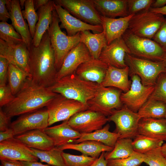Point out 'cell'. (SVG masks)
<instances>
[{
  "label": "cell",
  "instance_id": "cell-1",
  "mask_svg": "<svg viewBox=\"0 0 166 166\" xmlns=\"http://www.w3.org/2000/svg\"><path fill=\"white\" fill-rule=\"evenodd\" d=\"M29 50L30 73L32 80L45 87L51 86L56 81L57 73L54 52L47 31L37 47L32 44Z\"/></svg>",
  "mask_w": 166,
  "mask_h": 166
},
{
  "label": "cell",
  "instance_id": "cell-2",
  "mask_svg": "<svg viewBox=\"0 0 166 166\" xmlns=\"http://www.w3.org/2000/svg\"><path fill=\"white\" fill-rule=\"evenodd\" d=\"M57 94L30 78L13 100L2 108L5 114L11 118L46 107Z\"/></svg>",
  "mask_w": 166,
  "mask_h": 166
},
{
  "label": "cell",
  "instance_id": "cell-3",
  "mask_svg": "<svg viewBox=\"0 0 166 166\" xmlns=\"http://www.w3.org/2000/svg\"><path fill=\"white\" fill-rule=\"evenodd\" d=\"M97 83L83 80L75 72L58 80L49 87L53 92L87 105L100 87Z\"/></svg>",
  "mask_w": 166,
  "mask_h": 166
},
{
  "label": "cell",
  "instance_id": "cell-4",
  "mask_svg": "<svg viewBox=\"0 0 166 166\" xmlns=\"http://www.w3.org/2000/svg\"><path fill=\"white\" fill-rule=\"evenodd\" d=\"M60 22L55 10L52 12V20L47 30L52 46L53 49L55 65L57 72L61 68L65 57L80 42V32L73 36L66 35L61 30Z\"/></svg>",
  "mask_w": 166,
  "mask_h": 166
},
{
  "label": "cell",
  "instance_id": "cell-5",
  "mask_svg": "<svg viewBox=\"0 0 166 166\" xmlns=\"http://www.w3.org/2000/svg\"><path fill=\"white\" fill-rule=\"evenodd\" d=\"M122 37L130 54L155 61H162L163 60L166 51L154 41L136 36L128 30Z\"/></svg>",
  "mask_w": 166,
  "mask_h": 166
},
{
  "label": "cell",
  "instance_id": "cell-6",
  "mask_svg": "<svg viewBox=\"0 0 166 166\" xmlns=\"http://www.w3.org/2000/svg\"><path fill=\"white\" fill-rule=\"evenodd\" d=\"M125 63L132 72L140 79L142 84L146 86H155L159 75L165 73L162 61H155L136 57L127 53Z\"/></svg>",
  "mask_w": 166,
  "mask_h": 166
},
{
  "label": "cell",
  "instance_id": "cell-7",
  "mask_svg": "<svg viewBox=\"0 0 166 166\" xmlns=\"http://www.w3.org/2000/svg\"><path fill=\"white\" fill-rule=\"evenodd\" d=\"M49 126L58 122L68 120L75 114L88 109L87 105L58 94L46 107Z\"/></svg>",
  "mask_w": 166,
  "mask_h": 166
},
{
  "label": "cell",
  "instance_id": "cell-8",
  "mask_svg": "<svg viewBox=\"0 0 166 166\" xmlns=\"http://www.w3.org/2000/svg\"><path fill=\"white\" fill-rule=\"evenodd\" d=\"M165 18L161 14L148 10L134 14L129 22L128 30L133 34L151 39L158 30Z\"/></svg>",
  "mask_w": 166,
  "mask_h": 166
},
{
  "label": "cell",
  "instance_id": "cell-9",
  "mask_svg": "<svg viewBox=\"0 0 166 166\" xmlns=\"http://www.w3.org/2000/svg\"><path fill=\"white\" fill-rule=\"evenodd\" d=\"M121 92V90L115 88L101 85L95 96L88 101V109L107 117L109 116L113 110L123 106L120 99Z\"/></svg>",
  "mask_w": 166,
  "mask_h": 166
},
{
  "label": "cell",
  "instance_id": "cell-10",
  "mask_svg": "<svg viewBox=\"0 0 166 166\" xmlns=\"http://www.w3.org/2000/svg\"><path fill=\"white\" fill-rule=\"evenodd\" d=\"M109 121L115 124L114 132L119 134V138H134L138 134V128L141 117L135 113L125 105L118 109H115L108 117Z\"/></svg>",
  "mask_w": 166,
  "mask_h": 166
},
{
  "label": "cell",
  "instance_id": "cell-11",
  "mask_svg": "<svg viewBox=\"0 0 166 166\" xmlns=\"http://www.w3.org/2000/svg\"><path fill=\"white\" fill-rule=\"evenodd\" d=\"M54 2L70 14L89 24L101 25V15L93 0H55Z\"/></svg>",
  "mask_w": 166,
  "mask_h": 166
},
{
  "label": "cell",
  "instance_id": "cell-12",
  "mask_svg": "<svg viewBox=\"0 0 166 166\" xmlns=\"http://www.w3.org/2000/svg\"><path fill=\"white\" fill-rule=\"evenodd\" d=\"M131 75L130 89L127 92L121 93L120 99L124 105L137 113L152 93L155 86H144L138 76L134 74Z\"/></svg>",
  "mask_w": 166,
  "mask_h": 166
},
{
  "label": "cell",
  "instance_id": "cell-13",
  "mask_svg": "<svg viewBox=\"0 0 166 166\" xmlns=\"http://www.w3.org/2000/svg\"><path fill=\"white\" fill-rule=\"evenodd\" d=\"M108 121L107 117L89 109L75 114L68 120L71 128L81 134L91 133L101 129Z\"/></svg>",
  "mask_w": 166,
  "mask_h": 166
},
{
  "label": "cell",
  "instance_id": "cell-14",
  "mask_svg": "<svg viewBox=\"0 0 166 166\" xmlns=\"http://www.w3.org/2000/svg\"><path fill=\"white\" fill-rule=\"evenodd\" d=\"M49 116L46 109H41L21 115L11 122L10 128L15 136L35 130H43L48 127Z\"/></svg>",
  "mask_w": 166,
  "mask_h": 166
},
{
  "label": "cell",
  "instance_id": "cell-15",
  "mask_svg": "<svg viewBox=\"0 0 166 166\" xmlns=\"http://www.w3.org/2000/svg\"><path fill=\"white\" fill-rule=\"evenodd\" d=\"M0 160L37 162L31 148L14 137L0 142Z\"/></svg>",
  "mask_w": 166,
  "mask_h": 166
},
{
  "label": "cell",
  "instance_id": "cell-16",
  "mask_svg": "<svg viewBox=\"0 0 166 166\" xmlns=\"http://www.w3.org/2000/svg\"><path fill=\"white\" fill-rule=\"evenodd\" d=\"M54 6L61 22L60 27L66 30L68 36H73L79 32L86 30H92L94 33L103 32L101 25H93L83 22L55 2Z\"/></svg>",
  "mask_w": 166,
  "mask_h": 166
},
{
  "label": "cell",
  "instance_id": "cell-17",
  "mask_svg": "<svg viewBox=\"0 0 166 166\" xmlns=\"http://www.w3.org/2000/svg\"><path fill=\"white\" fill-rule=\"evenodd\" d=\"M0 57L30 73L29 50L24 42L11 44L0 39Z\"/></svg>",
  "mask_w": 166,
  "mask_h": 166
},
{
  "label": "cell",
  "instance_id": "cell-18",
  "mask_svg": "<svg viewBox=\"0 0 166 166\" xmlns=\"http://www.w3.org/2000/svg\"><path fill=\"white\" fill-rule=\"evenodd\" d=\"M92 58L86 46L80 42L65 57L61 68L57 73L56 81L75 73L81 64Z\"/></svg>",
  "mask_w": 166,
  "mask_h": 166
},
{
  "label": "cell",
  "instance_id": "cell-19",
  "mask_svg": "<svg viewBox=\"0 0 166 166\" xmlns=\"http://www.w3.org/2000/svg\"><path fill=\"white\" fill-rule=\"evenodd\" d=\"M127 53L130 51L122 37L113 41L102 49L99 59L108 65L123 68L127 65L125 61Z\"/></svg>",
  "mask_w": 166,
  "mask_h": 166
},
{
  "label": "cell",
  "instance_id": "cell-20",
  "mask_svg": "<svg viewBox=\"0 0 166 166\" xmlns=\"http://www.w3.org/2000/svg\"><path fill=\"white\" fill-rule=\"evenodd\" d=\"M6 8L10 14L12 25L22 36L28 50L32 44V38L29 25L22 16L20 0H6Z\"/></svg>",
  "mask_w": 166,
  "mask_h": 166
},
{
  "label": "cell",
  "instance_id": "cell-21",
  "mask_svg": "<svg viewBox=\"0 0 166 166\" xmlns=\"http://www.w3.org/2000/svg\"><path fill=\"white\" fill-rule=\"evenodd\" d=\"M108 66V65L99 59L92 58L81 64L75 73L84 80L101 85L105 78Z\"/></svg>",
  "mask_w": 166,
  "mask_h": 166
},
{
  "label": "cell",
  "instance_id": "cell-22",
  "mask_svg": "<svg viewBox=\"0 0 166 166\" xmlns=\"http://www.w3.org/2000/svg\"><path fill=\"white\" fill-rule=\"evenodd\" d=\"M134 15L118 18H111L101 16V26L107 45L122 37L128 30L129 21Z\"/></svg>",
  "mask_w": 166,
  "mask_h": 166
},
{
  "label": "cell",
  "instance_id": "cell-23",
  "mask_svg": "<svg viewBox=\"0 0 166 166\" xmlns=\"http://www.w3.org/2000/svg\"><path fill=\"white\" fill-rule=\"evenodd\" d=\"M44 132L53 140L55 147L68 144H74L81 134L73 129L69 125L68 120L61 124L43 129Z\"/></svg>",
  "mask_w": 166,
  "mask_h": 166
},
{
  "label": "cell",
  "instance_id": "cell-24",
  "mask_svg": "<svg viewBox=\"0 0 166 166\" xmlns=\"http://www.w3.org/2000/svg\"><path fill=\"white\" fill-rule=\"evenodd\" d=\"M105 78L101 84L104 87H113L126 92L130 89L132 81L128 79L129 71L127 66L123 68H117L108 65Z\"/></svg>",
  "mask_w": 166,
  "mask_h": 166
},
{
  "label": "cell",
  "instance_id": "cell-25",
  "mask_svg": "<svg viewBox=\"0 0 166 166\" xmlns=\"http://www.w3.org/2000/svg\"><path fill=\"white\" fill-rule=\"evenodd\" d=\"M15 137L27 147L39 150H48L55 147L53 140L43 130H31Z\"/></svg>",
  "mask_w": 166,
  "mask_h": 166
},
{
  "label": "cell",
  "instance_id": "cell-26",
  "mask_svg": "<svg viewBox=\"0 0 166 166\" xmlns=\"http://www.w3.org/2000/svg\"><path fill=\"white\" fill-rule=\"evenodd\" d=\"M138 134L166 141L165 119L141 118L139 123Z\"/></svg>",
  "mask_w": 166,
  "mask_h": 166
},
{
  "label": "cell",
  "instance_id": "cell-27",
  "mask_svg": "<svg viewBox=\"0 0 166 166\" xmlns=\"http://www.w3.org/2000/svg\"><path fill=\"white\" fill-rule=\"evenodd\" d=\"M54 0H49L37 12L38 20L36 24L32 44L37 47L40 44L44 34L49 28L52 20V12L55 10Z\"/></svg>",
  "mask_w": 166,
  "mask_h": 166
},
{
  "label": "cell",
  "instance_id": "cell-28",
  "mask_svg": "<svg viewBox=\"0 0 166 166\" xmlns=\"http://www.w3.org/2000/svg\"><path fill=\"white\" fill-rule=\"evenodd\" d=\"M101 16L111 18L128 15L127 0H93Z\"/></svg>",
  "mask_w": 166,
  "mask_h": 166
},
{
  "label": "cell",
  "instance_id": "cell-29",
  "mask_svg": "<svg viewBox=\"0 0 166 166\" xmlns=\"http://www.w3.org/2000/svg\"><path fill=\"white\" fill-rule=\"evenodd\" d=\"M58 147L63 151L66 149L76 150L84 155L96 158H98L102 152H110L114 148L91 140L84 141L77 144H66Z\"/></svg>",
  "mask_w": 166,
  "mask_h": 166
},
{
  "label": "cell",
  "instance_id": "cell-30",
  "mask_svg": "<svg viewBox=\"0 0 166 166\" xmlns=\"http://www.w3.org/2000/svg\"><path fill=\"white\" fill-rule=\"evenodd\" d=\"M80 33V42L85 45L92 58L99 59L102 49L107 45L104 32L92 33L90 30H86Z\"/></svg>",
  "mask_w": 166,
  "mask_h": 166
},
{
  "label": "cell",
  "instance_id": "cell-31",
  "mask_svg": "<svg viewBox=\"0 0 166 166\" xmlns=\"http://www.w3.org/2000/svg\"><path fill=\"white\" fill-rule=\"evenodd\" d=\"M110 126L106 124L102 128L87 133H82L80 137L76 140L74 144H77L88 140H94L101 142L104 144L114 147L117 139L120 137V135L109 131Z\"/></svg>",
  "mask_w": 166,
  "mask_h": 166
},
{
  "label": "cell",
  "instance_id": "cell-32",
  "mask_svg": "<svg viewBox=\"0 0 166 166\" xmlns=\"http://www.w3.org/2000/svg\"><path fill=\"white\" fill-rule=\"evenodd\" d=\"M31 78L30 74L18 66L9 63L8 80L13 94L15 95L27 80Z\"/></svg>",
  "mask_w": 166,
  "mask_h": 166
},
{
  "label": "cell",
  "instance_id": "cell-33",
  "mask_svg": "<svg viewBox=\"0 0 166 166\" xmlns=\"http://www.w3.org/2000/svg\"><path fill=\"white\" fill-rule=\"evenodd\" d=\"M142 118H165L166 103L148 98L137 112Z\"/></svg>",
  "mask_w": 166,
  "mask_h": 166
},
{
  "label": "cell",
  "instance_id": "cell-34",
  "mask_svg": "<svg viewBox=\"0 0 166 166\" xmlns=\"http://www.w3.org/2000/svg\"><path fill=\"white\" fill-rule=\"evenodd\" d=\"M132 140L128 138H119L113 150L105 152V157L106 160L123 159L129 157L136 152L134 150Z\"/></svg>",
  "mask_w": 166,
  "mask_h": 166
},
{
  "label": "cell",
  "instance_id": "cell-35",
  "mask_svg": "<svg viewBox=\"0 0 166 166\" xmlns=\"http://www.w3.org/2000/svg\"><path fill=\"white\" fill-rule=\"evenodd\" d=\"M30 148L34 155L42 162L54 166H67L63 156L64 152L57 147L46 151Z\"/></svg>",
  "mask_w": 166,
  "mask_h": 166
},
{
  "label": "cell",
  "instance_id": "cell-36",
  "mask_svg": "<svg viewBox=\"0 0 166 166\" xmlns=\"http://www.w3.org/2000/svg\"><path fill=\"white\" fill-rule=\"evenodd\" d=\"M164 141L138 134L132 140V145L136 152L144 153L161 147Z\"/></svg>",
  "mask_w": 166,
  "mask_h": 166
},
{
  "label": "cell",
  "instance_id": "cell-37",
  "mask_svg": "<svg viewBox=\"0 0 166 166\" xmlns=\"http://www.w3.org/2000/svg\"><path fill=\"white\" fill-rule=\"evenodd\" d=\"M0 39L11 44L23 42L22 36L15 31L13 25L6 22H0Z\"/></svg>",
  "mask_w": 166,
  "mask_h": 166
},
{
  "label": "cell",
  "instance_id": "cell-38",
  "mask_svg": "<svg viewBox=\"0 0 166 166\" xmlns=\"http://www.w3.org/2000/svg\"><path fill=\"white\" fill-rule=\"evenodd\" d=\"M24 7V10L22 11V14L24 19L27 21L30 34L33 38L38 18L34 8L33 0H26Z\"/></svg>",
  "mask_w": 166,
  "mask_h": 166
},
{
  "label": "cell",
  "instance_id": "cell-39",
  "mask_svg": "<svg viewBox=\"0 0 166 166\" xmlns=\"http://www.w3.org/2000/svg\"><path fill=\"white\" fill-rule=\"evenodd\" d=\"M63 156L67 166H89L97 158L83 154L75 155L64 152Z\"/></svg>",
  "mask_w": 166,
  "mask_h": 166
},
{
  "label": "cell",
  "instance_id": "cell-40",
  "mask_svg": "<svg viewBox=\"0 0 166 166\" xmlns=\"http://www.w3.org/2000/svg\"><path fill=\"white\" fill-rule=\"evenodd\" d=\"M143 154V163L148 166H166V158L162 153L160 147Z\"/></svg>",
  "mask_w": 166,
  "mask_h": 166
},
{
  "label": "cell",
  "instance_id": "cell-41",
  "mask_svg": "<svg viewBox=\"0 0 166 166\" xmlns=\"http://www.w3.org/2000/svg\"><path fill=\"white\" fill-rule=\"evenodd\" d=\"M107 166H139L143 163L142 153L136 152L127 158L107 160Z\"/></svg>",
  "mask_w": 166,
  "mask_h": 166
},
{
  "label": "cell",
  "instance_id": "cell-42",
  "mask_svg": "<svg viewBox=\"0 0 166 166\" xmlns=\"http://www.w3.org/2000/svg\"><path fill=\"white\" fill-rule=\"evenodd\" d=\"M149 98L166 103V74L163 73L159 76L155 88Z\"/></svg>",
  "mask_w": 166,
  "mask_h": 166
},
{
  "label": "cell",
  "instance_id": "cell-43",
  "mask_svg": "<svg viewBox=\"0 0 166 166\" xmlns=\"http://www.w3.org/2000/svg\"><path fill=\"white\" fill-rule=\"evenodd\" d=\"M154 0H127L128 15L148 10Z\"/></svg>",
  "mask_w": 166,
  "mask_h": 166
},
{
  "label": "cell",
  "instance_id": "cell-44",
  "mask_svg": "<svg viewBox=\"0 0 166 166\" xmlns=\"http://www.w3.org/2000/svg\"><path fill=\"white\" fill-rule=\"evenodd\" d=\"M15 97L8 84L0 86V108H2L10 103L13 100Z\"/></svg>",
  "mask_w": 166,
  "mask_h": 166
},
{
  "label": "cell",
  "instance_id": "cell-45",
  "mask_svg": "<svg viewBox=\"0 0 166 166\" xmlns=\"http://www.w3.org/2000/svg\"><path fill=\"white\" fill-rule=\"evenodd\" d=\"M152 39L166 51V18Z\"/></svg>",
  "mask_w": 166,
  "mask_h": 166
},
{
  "label": "cell",
  "instance_id": "cell-46",
  "mask_svg": "<svg viewBox=\"0 0 166 166\" xmlns=\"http://www.w3.org/2000/svg\"><path fill=\"white\" fill-rule=\"evenodd\" d=\"M9 63L6 59L0 57V86L6 85Z\"/></svg>",
  "mask_w": 166,
  "mask_h": 166
},
{
  "label": "cell",
  "instance_id": "cell-47",
  "mask_svg": "<svg viewBox=\"0 0 166 166\" xmlns=\"http://www.w3.org/2000/svg\"><path fill=\"white\" fill-rule=\"evenodd\" d=\"M11 118L8 117L3 111L2 108H0V131H4L10 127L11 122Z\"/></svg>",
  "mask_w": 166,
  "mask_h": 166
},
{
  "label": "cell",
  "instance_id": "cell-48",
  "mask_svg": "<svg viewBox=\"0 0 166 166\" xmlns=\"http://www.w3.org/2000/svg\"><path fill=\"white\" fill-rule=\"evenodd\" d=\"M6 0H0V20L7 22L10 18V14L6 8Z\"/></svg>",
  "mask_w": 166,
  "mask_h": 166
},
{
  "label": "cell",
  "instance_id": "cell-49",
  "mask_svg": "<svg viewBox=\"0 0 166 166\" xmlns=\"http://www.w3.org/2000/svg\"><path fill=\"white\" fill-rule=\"evenodd\" d=\"M15 136L14 132L11 128L0 132V142L14 137Z\"/></svg>",
  "mask_w": 166,
  "mask_h": 166
},
{
  "label": "cell",
  "instance_id": "cell-50",
  "mask_svg": "<svg viewBox=\"0 0 166 166\" xmlns=\"http://www.w3.org/2000/svg\"><path fill=\"white\" fill-rule=\"evenodd\" d=\"M105 152H102L100 156L89 166H107V161L105 157Z\"/></svg>",
  "mask_w": 166,
  "mask_h": 166
},
{
  "label": "cell",
  "instance_id": "cell-51",
  "mask_svg": "<svg viewBox=\"0 0 166 166\" xmlns=\"http://www.w3.org/2000/svg\"><path fill=\"white\" fill-rule=\"evenodd\" d=\"M2 166H24L21 161L9 160H1Z\"/></svg>",
  "mask_w": 166,
  "mask_h": 166
},
{
  "label": "cell",
  "instance_id": "cell-52",
  "mask_svg": "<svg viewBox=\"0 0 166 166\" xmlns=\"http://www.w3.org/2000/svg\"><path fill=\"white\" fill-rule=\"evenodd\" d=\"M166 5V0H156L152 4L151 8H158L162 7Z\"/></svg>",
  "mask_w": 166,
  "mask_h": 166
},
{
  "label": "cell",
  "instance_id": "cell-53",
  "mask_svg": "<svg viewBox=\"0 0 166 166\" xmlns=\"http://www.w3.org/2000/svg\"><path fill=\"white\" fill-rule=\"evenodd\" d=\"M24 166H54L48 164H44L37 162L21 161Z\"/></svg>",
  "mask_w": 166,
  "mask_h": 166
},
{
  "label": "cell",
  "instance_id": "cell-54",
  "mask_svg": "<svg viewBox=\"0 0 166 166\" xmlns=\"http://www.w3.org/2000/svg\"><path fill=\"white\" fill-rule=\"evenodd\" d=\"M49 0H34L33 2L35 10H38L40 8L45 5Z\"/></svg>",
  "mask_w": 166,
  "mask_h": 166
},
{
  "label": "cell",
  "instance_id": "cell-55",
  "mask_svg": "<svg viewBox=\"0 0 166 166\" xmlns=\"http://www.w3.org/2000/svg\"><path fill=\"white\" fill-rule=\"evenodd\" d=\"M149 10L154 13L161 14L163 15H166V5L160 8H150L149 9Z\"/></svg>",
  "mask_w": 166,
  "mask_h": 166
},
{
  "label": "cell",
  "instance_id": "cell-56",
  "mask_svg": "<svg viewBox=\"0 0 166 166\" xmlns=\"http://www.w3.org/2000/svg\"><path fill=\"white\" fill-rule=\"evenodd\" d=\"M160 149L162 153L166 158V141L160 147Z\"/></svg>",
  "mask_w": 166,
  "mask_h": 166
},
{
  "label": "cell",
  "instance_id": "cell-57",
  "mask_svg": "<svg viewBox=\"0 0 166 166\" xmlns=\"http://www.w3.org/2000/svg\"><path fill=\"white\" fill-rule=\"evenodd\" d=\"M162 62L164 65V68L165 73H164L166 74V53L164 56V58Z\"/></svg>",
  "mask_w": 166,
  "mask_h": 166
},
{
  "label": "cell",
  "instance_id": "cell-58",
  "mask_svg": "<svg viewBox=\"0 0 166 166\" xmlns=\"http://www.w3.org/2000/svg\"><path fill=\"white\" fill-rule=\"evenodd\" d=\"M26 0H20V4L21 7L23 8L25 6V3Z\"/></svg>",
  "mask_w": 166,
  "mask_h": 166
},
{
  "label": "cell",
  "instance_id": "cell-59",
  "mask_svg": "<svg viewBox=\"0 0 166 166\" xmlns=\"http://www.w3.org/2000/svg\"><path fill=\"white\" fill-rule=\"evenodd\" d=\"M165 120H166V116H165Z\"/></svg>",
  "mask_w": 166,
  "mask_h": 166
},
{
  "label": "cell",
  "instance_id": "cell-60",
  "mask_svg": "<svg viewBox=\"0 0 166 166\" xmlns=\"http://www.w3.org/2000/svg\"><path fill=\"white\" fill-rule=\"evenodd\" d=\"M0 166H2L1 165H0Z\"/></svg>",
  "mask_w": 166,
  "mask_h": 166
}]
</instances>
